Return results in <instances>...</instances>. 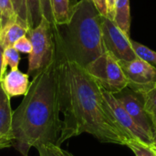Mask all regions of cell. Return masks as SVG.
I'll use <instances>...</instances> for the list:
<instances>
[{"label": "cell", "instance_id": "16", "mask_svg": "<svg viewBox=\"0 0 156 156\" xmlns=\"http://www.w3.org/2000/svg\"><path fill=\"white\" fill-rule=\"evenodd\" d=\"M131 43H132V46H133L134 52L136 53V55L139 58L146 61L147 63H149L153 67L156 68L155 51H154L153 49L147 48L146 46H144L139 42H136L134 40H132V39H131Z\"/></svg>", "mask_w": 156, "mask_h": 156}, {"label": "cell", "instance_id": "20", "mask_svg": "<svg viewBox=\"0 0 156 156\" xmlns=\"http://www.w3.org/2000/svg\"><path fill=\"white\" fill-rule=\"evenodd\" d=\"M11 2H12L14 10H15L17 17L20 20H22L27 24V12L26 0H11Z\"/></svg>", "mask_w": 156, "mask_h": 156}, {"label": "cell", "instance_id": "18", "mask_svg": "<svg viewBox=\"0 0 156 156\" xmlns=\"http://www.w3.org/2000/svg\"><path fill=\"white\" fill-rule=\"evenodd\" d=\"M0 9L2 13V28L9 22L17 18L11 0H0Z\"/></svg>", "mask_w": 156, "mask_h": 156}, {"label": "cell", "instance_id": "10", "mask_svg": "<svg viewBox=\"0 0 156 156\" xmlns=\"http://www.w3.org/2000/svg\"><path fill=\"white\" fill-rule=\"evenodd\" d=\"M1 84L10 98L26 95L30 85L28 75L18 69H11L8 73L5 74Z\"/></svg>", "mask_w": 156, "mask_h": 156}, {"label": "cell", "instance_id": "11", "mask_svg": "<svg viewBox=\"0 0 156 156\" xmlns=\"http://www.w3.org/2000/svg\"><path fill=\"white\" fill-rule=\"evenodd\" d=\"M28 30L27 24L17 17L16 20L7 23L2 28L0 33V43L5 48L13 47L16 40L27 34Z\"/></svg>", "mask_w": 156, "mask_h": 156}, {"label": "cell", "instance_id": "24", "mask_svg": "<svg viewBox=\"0 0 156 156\" xmlns=\"http://www.w3.org/2000/svg\"><path fill=\"white\" fill-rule=\"evenodd\" d=\"M59 146L54 145V144H47V145H41L37 148L39 156H58V148Z\"/></svg>", "mask_w": 156, "mask_h": 156}, {"label": "cell", "instance_id": "34", "mask_svg": "<svg viewBox=\"0 0 156 156\" xmlns=\"http://www.w3.org/2000/svg\"><path fill=\"white\" fill-rule=\"evenodd\" d=\"M134 154H135V155H136V156H143V155H142V154H140L139 153H136V152L134 153Z\"/></svg>", "mask_w": 156, "mask_h": 156}, {"label": "cell", "instance_id": "35", "mask_svg": "<svg viewBox=\"0 0 156 156\" xmlns=\"http://www.w3.org/2000/svg\"><path fill=\"white\" fill-rule=\"evenodd\" d=\"M0 33H1V27H0Z\"/></svg>", "mask_w": 156, "mask_h": 156}, {"label": "cell", "instance_id": "13", "mask_svg": "<svg viewBox=\"0 0 156 156\" xmlns=\"http://www.w3.org/2000/svg\"><path fill=\"white\" fill-rule=\"evenodd\" d=\"M78 2V0H50L52 15L57 27L69 21Z\"/></svg>", "mask_w": 156, "mask_h": 156}, {"label": "cell", "instance_id": "25", "mask_svg": "<svg viewBox=\"0 0 156 156\" xmlns=\"http://www.w3.org/2000/svg\"><path fill=\"white\" fill-rule=\"evenodd\" d=\"M117 0H106V7H107V16L111 20H114V16H115V5H116Z\"/></svg>", "mask_w": 156, "mask_h": 156}, {"label": "cell", "instance_id": "3", "mask_svg": "<svg viewBox=\"0 0 156 156\" xmlns=\"http://www.w3.org/2000/svg\"><path fill=\"white\" fill-rule=\"evenodd\" d=\"M101 17L91 0H80L69 21L57 27L56 58L85 68L102 55Z\"/></svg>", "mask_w": 156, "mask_h": 156}, {"label": "cell", "instance_id": "8", "mask_svg": "<svg viewBox=\"0 0 156 156\" xmlns=\"http://www.w3.org/2000/svg\"><path fill=\"white\" fill-rule=\"evenodd\" d=\"M128 81V87L144 93L156 86V68L146 61L136 58L133 61H119Z\"/></svg>", "mask_w": 156, "mask_h": 156}, {"label": "cell", "instance_id": "31", "mask_svg": "<svg viewBox=\"0 0 156 156\" xmlns=\"http://www.w3.org/2000/svg\"><path fill=\"white\" fill-rule=\"evenodd\" d=\"M151 118H152V121H153L154 125H156V114L155 115H154V116H152Z\"/></svg>", "mask_w": 156, "mask_h": 156}, {"label": "cell", "instance_id": "33", "mask_svg": "<svg viewBox=\"0 0 156 156\" xmlns=\"http://www.w3.org/2000/svg\"><path fill=\"white\" fill-rule=\"evenodd\" d=\"M1 23H2V13H1V9H0V27H1V30H2V26H1Z\"/></svg>", "mask_w": 156, "mask_h": 156}, {"label": "cell", "instance_id": "2", "mask_svg": "<svg viewBox=\"0 0 156 156\" xmlns=\"http://www.w3.org/2000/svg\"><path fill=\"white\" fill-rule=\"evenodd\" d=\"M59 113L56 58L34 75L25 98L13 112L12 146L22 156H28L32 147L57 145L61 129Z\"/></svg>", "mask_w": 156, "mask_h": 156}, {"label": "cell", "instance_id": "23", "mask_svg": "<svg viewBox=\"0 0 156 156\" xmlns=\"http://www.w3.org/2000/svg\"><path fill=\"white\" fill-rule=\"evenodd\" d=\"M40 6H41V13L42 16L46 18L48 22H50L52 25H55L53 15H52V10H51V5H50V0H40ZM57 27V26H56Z\"/></svg>", "mask_w": 156, "mask_h": 156}, {"label": "cell", "instance_id": "17", "mask_svg": "<svg viewBox=\"0 0 156 156\" xmlns=\"http://www.w3.org/2000/svg\"><path fill=\"white\" fill-rule=\"evenodd\" d=\"M20 61L19 52L14 47H7L4 49L3 55V67H2V76L5 72L7 65L11 69H18V64Z\"/></svg>", "mask_w": 156, "mask_h": 156}, {"label": "cell", "instance_id": "7", "mask_svg": "<svg viewBox=\"0 0 156 156\" xmlns=\"http://www.w3.org/2000/svg\"><path fill=\"white\" fill-rule=\"evenodd\" d=\"M102 95L114 122L128 137L130 143L137 142L145 146H152L153 138L133 120V118L117 101L115 96L103 90Z\"/></svg>", "mask_w": 156, "mask_h": 156}, {"label": "cell", "instance_id": "1", "mask_svg": "<svg viewBox=\"0 0 156 156\" xmlns=\"http://www.w3.org/2000/svg\"><path fill=\"white\" fill-rule=\"evenodd\" d=\"M57 79L59 109L64 117L58 146L84 133L101 143L119 145L130 143L110 113L102 89L85 68L57 59Z\"/></svg>", "mask_w": 156, "mask_h": 156}, {"label": "cell", "instance_id": "27", "mask_svg": "<svg viewBox=\"0 0 156 156\" xmlns=\"http://www.w3.org/2000/svg\"><path fill=\"white\" fill-rule=\"evenodd\" d=\"M12 146V141L7 137H0V149Z\"/></svg>", "mask_w": 156, "mask_h": 156}, {"label": "cell", "instance_id": "15", "mask_svg": "<svg viewBox=\"0 0 156 156\" xmlns=\"http://www.w3.org/2000/svg\"><path fill=\"white\" fill-rule=\"evenodd\" d=\"M27 12V25L29 29L35 28L42 19L40 0H26Z\"/></svg>", "mask_w": 156, "mask_h": 156}, {"label": "cell", "instance_id": "12", "mask_svg": "<svg viewBox=\"0 0 156 156\" xmlns=\"http://www.w3.org/2000/svg\"><path fill=\"white\" fill-rule=\"evenodd\" d=\"M12 118L13 111L11 109L10 97L6 94L0 82V137L10 138Z\"/></svg>", "mask_w": 156, "mask_h": 156}, {"label": "cell", "instance_id": "4", "mask_svg": "<svg viewBox=\"0 0 156 156\" xmlns=\"http://www.w3.org/2000/svg\"><path fill=\"white\" fill-rule=\"evenodd\" d=\"M27 34L32 45L28 58L27 75H36L56 59L57 27L42 17L40 23Z\"/></svg>", "mask_w": 156, "mask_h": 156}, {"label": "cell", "instance_id": "9", "mask_svg": "<svg viewBox=\"0 0 156 156\" xmlns=\"http://www.w3.org/2000/svg\"><path fill=\"white\" fill-rule=\"evenodd\" d=\"M113 95L133 120L153 138L154 125L151 116L144 110L142 95L129 87H126L122 91Z\"/></svg>", "mask_w": 156, "mask_h": 156}, {"label": "cell", "instance_id": "21", "mask_svg": "<svg viewBox=\"0 0 156 156\" xmlns=\"http://www.w3.org/2000/svg\"><path fill=\"white\" fill-rule=\"evenodd\" d=\"M13 47L18 52H22L26 54H30L32 51V45H31L30 39L27 36H23L18 40H16Z\"/></svg>", "mask_w": 156, "mask_h": 156}, {"label": "cell", "instance_id": "6", "mask_svg": "<svg viewBox=\"0 0 156 156\" xmlns=\"http://www.w3.org/2000/svg\"><path fill=\"white\" fill-rule=\"evenodd\" d=\"M101 32L105 51L112 54L118 61H133L138 58L130 37L124 34L114 21L102 16Z\"/></svg>", "mask_w": 156, "mask_h": 156}, {"label": "cell", "instance_id": "32", "mask_svg": "<svg viewBox=\"0 0 156 156\" xmlns=\"http://www.w3.org/2000/svg\"><path fill=\"white\" fill-rule=\"evenodd\" d=\"M150 149L152 150V152L156 155V147H154V146H150Z\"/></svg>", "mask_w": 156, "mask_h": 156}, {"label": "cell", "instance_id": "14", "mask_svg": "<svg viewBox=\"0 0 156 156\" xmlns=\"http://www.w3.org/2000/svg\"><path fill=\"white\" fill-rule=\"evenodd\" d=\"M113 21L124 34L130 37V29H131L130 0L116 1L115 16Z\"/></svg>", "mask_w": 156, "mask_h": 156}, {"label": "cell", "instance_id": "26", "mask_svg": "<svg viewBox=\"0 0 156 156\" xmlns=\"http://www.w3.org/2000/svg\"><path fill=\"white\" fill-rule=\"evenodd\" d=\"M97 10L102 16H107V7H106V0H91Z\"/></svg>", "mask_w": 156, "mask_h": 156}, {"label": "cell", "instance_id": "22", "mask_svg": "<svg viewBox=\"0 0 156 156\" xmlns=\"http://www.w3.org/2000/svg\"><path fill=\"white\" fill-rule=\"evenodd\" d=\"M126 146H128L133 153H139L143 156H156L150 149V146H145L137 142H131L127 144Z\"/></svg>", "mask_w": 156, "mask_h": 156}, {"label": "cell", "instance_id": "30", "mask_svg": "<svg viewBox=\"0 0 156 156\" xmlns=\"http://www.w3.org/2000/svg\"><path fill=\"white\" fill-rule=\"evenodd\" d=\"M152 146L156 147V125H154V133H153V145Z\"/></svg>", "mask_w": 156, "mask_h": 156}, {"label": "cell", "instance_id": "28", "mask_svg": "<svg viewBox=\"0 0 156 156\" xmlns=\"http://www.w3.org/2000/svg\"><path fill=\"white\" fill-rule=\"evenodd\" d=\"M4 49L5 48L0 43V82L2 81L3 76H2V67H3V55H4Z\"/></svg>", "mask_w": 156, "mask_h": 156}, {"label": "cell", "instance_id": "29", "mask_svg": "<svg viewBox=\"0 0 156 156\" xmlns=\"http://www.w3.org/2000/svg\"><path fill=\"white\" fill-rule=\"evenodd\" d=\"M58 156H74L72 154H70L69 152L62 150L60 147L58 148Z\"/></svg>", "mask_w": 156, "mask_h": 156}, {"label": "cell", "instance_id": "19", "mask_svg": "<svg viewBox=\"0 0 156 156\" xmlns=\"http://www.w3.org/2000/svg\"><path fill=\"white\" fill-rule=\"evenodd\" d=\"M144 100V106L146 112L152 117L156 114V86L153 89L140 93Z\"/></svg>", "mask_w": 156, "mask_h": 156}, {"label": "cell", "instance_id": "5", "mask_svg": "<svg viewBox=\"0 0 156 156\" xmlns=\"http://www.w3.org/2000/svg\"><path fill=\"white\" fill-rule=\"evenodd\" d=\"M85 69L107 92L115 94L128 87L127 79L119 61L107 51L87 65Z\"/></svg>", "mask_w": 156, "mask_h": 156}]
</instances>
